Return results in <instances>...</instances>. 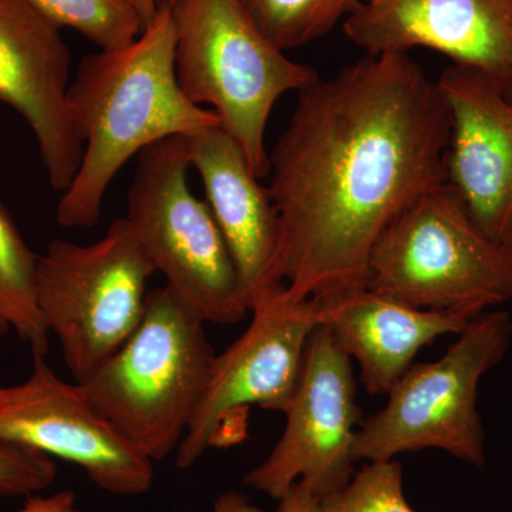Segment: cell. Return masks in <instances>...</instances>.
I'll use <instances>...</instances> for the list:
<instances>
[{
  "label": "cell",
  "instance_id": "6da1fadb",
  "mask_svg": "<svg viewBox=\"0 0 512 512\" xmlns=\"http://www.w3.org/2000/svg\"><path fill=\"white\" fill-rule=\"evenodd\" d=\"M298 93L269 153L281 222V276L292 301L366 288L387 225L446 183L450 110L409 53L365 56Z\"/></svg>",
  "mask_w": 512,
  "mask_h": 512
},
{
  "label": "cell",
  "instance_id": "7a4b0ae2",
  "mask_svg": "<svg viewBox=\"0 0 512 512\" xmlns=\"http://www.w3.org/2000/svg\"><path fill=\"white\" fill-rule=\"evenodd\" d=\"M174 0H157L154 18L130 45L83 57L67 103L83 143L72 184L60 197L56 221L66 229L93 228L121 167L170 137L221 126L197 106L175 73Z\"/></svg>",
  "mask_w": 512,
  "mask_h": 512
},
{
  "label": "cell",
  "instance_id": "3957f363",
  "mask_svg": "<svg viewBox=\"0 0 512 512\" xmlns=\"http://www.w3.org/2000/svg\"><path fill=\"white\" fill-rule=\"evenodd\" d=\"M214 356L204 319L165 285L150 289L133 335L79 384L138 450L161 461L183 441Z\"/></svg>",
  "mask_w": 512,
  "mask_h": 512
},
{
  "label": "cell",
  "instance_id": "277c9868",
  "mask_svg": "<svg viewBox=\"0 0 512 512\" xmlns=\"http://www.w3.org/2000/svg\"><path fill=\"white\" fill-rule=\"evenodd\" d=\"M173 16L181 89L197 106L212 107L256 177H266V127L276 101L319 74L269 42L238 0H174Z\"/></svg>",
  "mask_w": 512,
  "mask_h": 512
},
{
  "label": "cell",
  "instance_id": "5b68a950",
  "mask_svg": "<svg viewBox=\"0 0 512 512\" xmlns=\"http://www.w3.org/2000/svg\"><path fill=\"white\" fill-rule=\"evenodd\" d=\"M430 311L478 316L512 299V248L478 228L450 184L424 192L377 239L367 286Z\"/></svg>",
  "mask_w": 512,
  "mask_h": 512
},
{
  "label": "cell",
  "instance_id": "8992f818",
  "mask_svg": "<svg viewBox=\"0 0 512 512\" xmlns=\"http://www.w3.org/2000/svg\"><path fill=\"white\" fill-rule=\"evenodd\" d=\"M512 342L508 312H483L471 320L436 362L407 370L379 412L360 421L355 461H389L426 448L484 467L485 430L478 412L481 379L507 355Z\"/></svg>",
  "mask_w": 512,
  "mask_h": 512
},
{
  "label": "cell",
  "instance_id": "52a82bcc",
  "mask_svg": "<svg viewBox=\"0 0 512 512\" xmlns=\"http://www.w3.org/2000/svg\"><path fill=\"white\" fill-rule=\"evenodd\" d=\"M154 274L126 218L93 244L53 239L39 256L37 306L76 383L90 379L133 335Z\"/></svg>",
  "mask_w": 512,
  "mask_h": 512
},
{
  "label": "cell",
  "instance_id": "ba28073f",
  "mask_svg": "<svg viewBox=\"0 0 512 512\" xmlns=\"http://www.w3.org/2000/svg\"><path fill=\"white\" fill-rule=\"evenodd\" d=\"M183 137H170L138 156L127 195L128 224L156 272L188 306L217 325L249 313L237 269L207 201L188 184Z\"/></svg>",
  "mask_w": 512,
  "mask_h": 512
},
{
  "label": "cell",
  "instance_id": "9c48e42d",
  "mask_svg": "<svg viewBox=\"0 0 512 512\" xmlns=\"http://www.w3.org/2000/svg\"><path fill=\"white\" fill-rule=\"evenodd\" d=\"M281 439L244 478L282 500L296 483L316 498L335 493L355 474L353 446L360 424L352 359L325 326L313 330Z\"/></svg>",
  "mask_w": 512,
  "mask_h": 512
},
{
  "label": "cell",
  "instance_id": "30bf717a",
  "mask_svg": "<svg viewBox=\"0 0 512 512\" xmlns=\"http://www.w3.org/2000/svg\"><path fill=\"white\" fill-rule=\"evenodd\" d=\"M249 313L248 329L212 359L194 416L177 448L181 470L217 446L222 424L238 410L259 407L285 413L291 404L309 339L319 325L318 303L292 301L284 288Z\"/></svg>",
  "mask_w": 512,
  "mask_h": 512
},
{
  "label": "cell",
  "instance_id": "8fae6325",
  "mask_svg": "<svg viewBox=\"0 0 512 512\" xmlns=\"http://www.w3.org/2000/svg\"><path fill=\"white\" fill-rule=\"evenodd\" d=\"M45 356L33 352L28 379L0 387V443L70 461L107 493L146 494L153 460L100 412L82 384L60 379Z\"/></svg>",
  "mask_w": 512,
  "mask_h": 512
},
{
  "label": "cell",
  "instance_id": "7c38bea8",
  "mask_svg": "<svg viewBox=\"0 0 512 512\" xmlns=\"http://www.w3.org/2000/svg\"><path fill=\"white\" fill-rule=\"evenodd\" d=\"M72 55L35 0H0V101L25 119L53 190L72 184L83 143L67 103Z\"/></svg>",
  "mask_w": 512,
  "mask_h": 512
},
{
  "label": "cell",
  "instance_id": "4fadbf2b",
  "mask_svg": "<svg viewBox=\"0 0 512 512\" xmlns=\"http://www.w3.org/2000/svg\"><path fill=\"white\" fill-rule=\"evenodd\" d=\"M343 30L367 56L426 47L512 84V0H360Z\"/></svg>",
  "mask_w": 512,
  "mask_h": 512
},
{
  "label": "cell",
  "instance_id": "5bb4252c",
  "mask_svg": "<svg viewBox=\"0 0 512 512\" xmlns=\"http://www.w3.org/2000/svg\"><path fill=\"white\" fill-rule=\"evenodd\" d=\"M439 89L451 117L447 183L488 238L512 248V103L483 73L451 64Z\"/></svg>",
  "mask_w": 512,
  "mask_h": 512
},
{
  "label": "cell",
  "instance_id": "9a60e30c",
  "mask_svg": "<svg viewBox=\"0 0 512 512\" xmlns=\"http://www.w3.org/2000/svg\"><path fill=\"white\" fill-rule=\"evenodd\" d=\"M183 137L212 215L227 242L248 311L284 289L281 222L268 187L249 167L235 138L221 126Z\"/></svg>",
  "mask_w": 512,
  "mask_h": 512
},
{
  "label": "cell",
  "instance_id": "2e32d148",
  "mask_svg": "<svg viewBox=\"0 0 512 512\" xmlns=\"http://www.w3.org/2000/svg\"><path fill=\"white\" fill-rule=\"evenodd\" d=\"M318 303L319 325L355 360L370 394H387L421 349L444 335H460L477 316L414 308L369 288Z\"/></svg>",
  "mask_w": 512,
  "mask_h": 512
},
{
  "label": "cell",
  "instance_id": "e0dca14e",
  "mask_svg": "<svg viewBox=\"0 0 512 512\" xmlns=\"http://www.w3.org/2000/svg\"><path fill=\"white\" fill-rule=\"evenodd\" d=\"M37 259L0 201V336L13 330L33 352L46 355L50 332L37 306Z\"/></svg>",
  "mask_w": 512,
  "mask_h": 512
},
{
  "label": "cell",
  "instance_id": "ac0fdd59",
  "mask_svg": "<svg viewBox=\"0 0 512 512\" xmlns=\"http://www.w3.org/2000/svg\"><path fill=\"white\" fill-rule=\"evenodd\" d=\"M249 19L276 47L311 45L348 18L360 0H238Z\"/></svg>",
  "mask_w": 512,
  "mask_h": 512
},
{
  "label": "cell",
  "instance_id": "d6986e66",
  "mask_svg": "<svg viewBox=\"0 0 512 512\" xmlns=\"http://www.w3.org/2000/svg\"><path fill=\"white\" fill-rule=\"evenodd\" d=\"M56 26L79 32L100 50L130 45L144 30L134 0H35Z\"/></svg>",
  "mask_w": 512,
  "mask_h": 512
},
{
  "label": "cell",
  "instance_id": "ffe728a7",
  "mask_svg": "<svg viewBox=\"0 0 512 512\" xmlns=\"http://www.w3.org/2000/svg\"><path fill=\"white\" fill-rule=\"evenodd\" d=\"M313 512H416L403 491V467L397 460L369 461L348 484L320 498Z\"/></svg>",
  "mask_w": 512,
  "mask_h": 512
},
{
  "label": "cell",
  "instance_id": "44dd1931",
  "mask_svg": "<svg viewBox=\"0 0 512 512\" xmlns=\"http://www.w3.org/2000/svg\"><path fill=\"white\" fill-rule=\"evenodd\" d=\"M52 457L33 448L0 443V495L19 497L46 490L55 481Z\"/></svg>",
  "mask_w": 512,
  "mask_h": 512
},
{
  "label": "cell",
  "instance_id": "7402d4cb",
  "mask_svg": "<svg viewBox=\"0 0 512 512\" xmlns=\"http://www.w3.org/2000/svg\"><path fill=\"white\" fill-rule=\"evenodd\" d=\"M18 512H82L77 508V497L74 491L63 490L47 495H30L28 501Z\"/></svg>",
  "mask_w": 512,
  "mask_h": 512
},
{
  "label": "cell",
  "instance_id": "603a6c76",
  "mask_svg": "<svg viewBox=\"0 0 512 512\" xmlns=\"http://www.w3.org/2000/svg\"><path fill=\"white\" fill-rule=\"evenodd\" d=\"M315 497L301 484L296 483L282 500H279L276 512H313L316 507Z\"/></svg>",
  "mask_w": 512,
  "mask_h": 512
},
{
  "label": "cell",
  "instance_id": "cb8c5ba5",
  "mask_svg": "<svg viewBox=\"0 0 512 512\" xmlns=\"http://www.w3.org/2000/svg\"><path fill=\"white\" fill-rule=\"evenodd\" d=\"M211 512H264L252 504L247 495L239 491H229L217 498Z\"/></svg>",
  "mask_w": 512,
  "mask_h": 512
},
{
  "label": "cell",
  "instance_id": "d4e9b609",
  "mask_svg": "<svg viewBox=\"0 0 512 512\" xmlns=\"http://www.w3.org/2000/svg\"><path fill=\"white\" fill-rule=\"evenodd\" d=\"M138 15H140L141 22H143L144 29L151 19L156 15L157 0H134Z\"/></svg>",
  "mask_w": 512,
  "mask_h": 512
},
{
  "label": "cell",
  "instance_id": "484cf974",
  "mask_svg": "<svg viewBox=\"0 0 512 512\" xmlns=\"http://www.w3.org/2000/svg\"><path fill=\"white\" fill-rule=\"evenodd\" d=\"M505 97H507L508 101H511V103H512V84H511L510 89H508V92L505 93Z\"/></svg>",
  "mask_w": 512,
  "mask_h": 512
}]
</instances>
